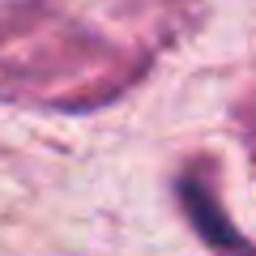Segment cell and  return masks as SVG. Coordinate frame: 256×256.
I'll return each mask as SVG.
<instances>
[{"mask_svg": "<svg viewBox=\"0 0 256 256\" xmlns=\"http://www.w3.org/2000/svg\"><path fill=\"white\" fill-rule=\"evenodd\" d=\"M184 205H188V214H192V222H196V230H201V235L210 239L218 252H226V256H252V252L244 248V239L226 226V218L218 214V205L205 196V188H201L196 180L184 184Z\"/></svg>", "mask_w": 256, "mask_h": 256, "instance_id": "6da1fadb", "label": "cell"}]
</instances>
